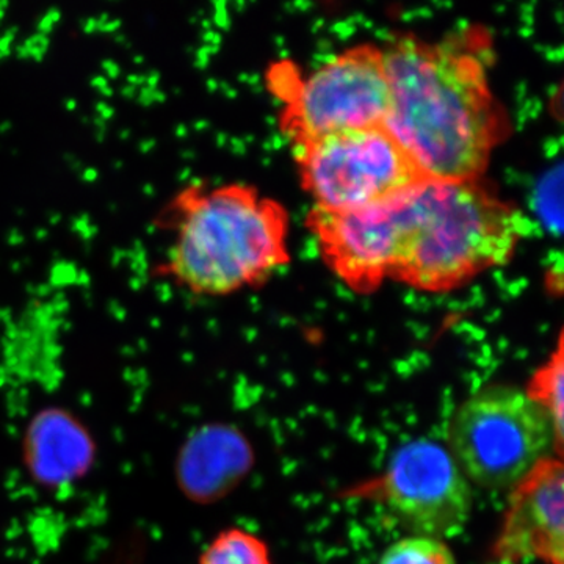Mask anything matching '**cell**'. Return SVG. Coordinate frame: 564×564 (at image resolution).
<instances>
[{
  "label": "cell",
  "instance_id": "cell-1",
  "mask_svg": "<svg viewBox=\"0 0 564 564\" xmlns=\"http://www.w3.org/2000/svg\"><path fill=\"white\" fill-rule=\"evenodd\" d=\"M470 39L426 41L402 33L381 46L391 90L384 128L430 180H480L507 135L480 40Z\"/></svg>",
  "mask_w": 564,
  "mask_h": 564
},
{
  "label": "cell",
  "instance_id": "cell-2",
  "mask_svg": "<svg viewBox=\"0 0 564 564\" xmlns=\"http://www.w3.org/2000/svg\"><path fill=\"white\" fill-rule=\"evenodd\" d=\"M166 247L155 274L195 296L256 288L291 259L289 214L243 182H191L159 212Z\"/></svg>",
  "mask_w": 564,
  "mask_h": 564
},
{
  "label": "cell",
  "instance_id": "cell-3",
  "mask_svg": "<svg viewBox=\"0 0 564 564\" xmlns=\"http://www.w3.org/2000/svg\"><path fill=\"white\" fill-rule=\"evenodd\" d=\"M529 223L480 181L426 180L389 278L423 292H448L513 258Z\"/></svg>",
  "mask_w": 564,
  "mask_h": 564
},
{
  "label": "cell",
  "instance_id": "cell-4",
  "mask_svg": "<svg viewBox=\"0 0 564 564\" xmlns=\"http://www.w3.org/2000/svg\"><path fill=\"white\" fill-rule=\"evenodd\" d=\"M448 452L470 485L511 489L563 445L547 414L513 386L494 384L473 393L456 410Z\"/></svg>",
  "mask_w": 564,
  "mask_h": 564
},
{
  "label": "cell",
  "instance_id": "cell-5",
  "mask_svg": "<svg viewBox=\"0 0 564 564\" xmlns=\"http://www.w3.org/2000/svg\"><path fill=\"white\" fill-rule=\"evenodd\" d=\"M293 152L315 209H361L430 180L384 126L329 133Z\"/></svg>",
  "mask_w": 564,
  "mask_h": 564
},
{
  "label": "cell",
  "instance_id": "cell-6",
  "mask_svg": "<svg viewBox=\"0 0 564 564\" xmlns=\"http://www.w3.org/2000/svg\"><path fill=\"white\" fill-rule=\"evenodd\" d=\"M282 93L280 128L293 148L329 133L384 126L391 109L383 50L370 43L333 55Z\"/></svg>",
  "mask_w": 564,
  "mask_h": 564
},
{
  "label": "cell",
  "instance_id": "cell-7",
  "mask_svg": "<svg viewBox=\"0 0 564 564\" xmlns=\"http://www.w3.org/2000/svg\"><path fill=\"white\" fill-rule=\"evenodd\" d=\"M378 492L414 536H458L473 514V486L448 448L432 440L410 441L395 451Z\"/></svg>",
  "mask_w": 564,
  "mask_h": 564
},
{
  "label": "cell",
  "instance_id": "cell-8",
  "mask_svg": "<svg viewBox=\"0 0 564 564\" xmlns=\"http://www.w3.org/2000/svg\"><path fill=\"white\" fill-rule=\"evenodd\" d=\"M417 185L361 209L329 212L313 207L307 215V228L323 262L351 291L373 292L389 280Z\"/></svg>",
  "mask_w": 564,
  "mask_h": 564
},
{
  "label": "cell",
  "instance_id": "cell-9",
  "mask_svg": "<svg viewBox=\"0 0 564 564\" xmlns=\"http://www.w3.org/2000/svg\"><path fill=\"white\" fill-rule=\"evenodd\" d=\"M492 552L502 563L564 564L562 458L544 459L511 488Z\"/></svg>",
  "mask_w": 564,
  "mask_h": 564
},
{
  "label": "cell",
  "instance_id": "cell-10",
  "mask_svg": "<svg viewBox=\"0 0 564 564\" xmlns=\"http://www.w3.org/2000/svg\"><path fill=\"white\" fill-rule=\"evenodd\" d=\"M251 464L252 451L242 434L231 426H209L185 447L180 477L191 496L214 500L239 484Z\"/></svg>",
  "mask_w": 564,
  "mask_h": 564
},
{
  "label": "cell",
  "instance_id": "cell-11",
  "mask_svg": "<svg viewBox=\"0 0 564 564\" xmlns=\"http://www.w3.org/2000/svg\"><path fill=\"white\" fill-rule=\"evenodd\" d=\"M29 452L39 477L65 481L79 474L88 459L85 434L65 415L51 414L33 426Z\"/></svg>",
  "mask_w": 564,
  "mask_h": 564
},
{
  "label": "cell",
  "instance_id": "cell-12",
  "mask_svg": "<svg viewBox=\"0 0 564 564\" xmlns=\"http://www.w3.org/2000/svg\"><path fill=\"white\" fill-rule=\"evenodd\" d=\"M563 336L558 337L555 351L533 373L525 393L551 419L556 437L563 445L564 437V359Z\"/></svg>",
  "mask_w": 564,
  "mask_h": 564
},
{
  "label": "cell",
  "instance_id": "cell-13",
  "mask_svg": "<svg viewBox=\"0 0 564 564\" xmlns=\"http://www.w3.org/2000/svg\"><path fill=\"white\" fill-rule=\"evenodd\" d=\"M199 564H273L261 538L242 529L225 530L215 538Z\"/></svg>",
  "mask_w": 564,
  "mask_h": 564
},
{
  "label": "cell",
  "instance_id": "cell-14",
  "mask_svg": "<svg viewBox=\"0 0 564 564\" xmlns=\"http://www.w3.org/2000/svg\"><path fill=\"white\" fill-rule=\"evenodd\" d=\"M377 564H458V562L454 551L445 541L410 534L389 545Z\"/></svg>",
  "mask_w": 564,
  "mask_h": 564
}]
</instances>
